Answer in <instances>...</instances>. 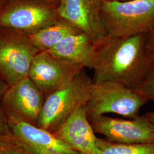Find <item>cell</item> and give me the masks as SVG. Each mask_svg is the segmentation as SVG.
Instances as JSON below:
<instances>
[{"instance_id": "obj_24", "label": "cell", "mask_w": 154, "mask_h": 154, "mask_svg": "<svg viewBox=\"0 0 154 154\" xmlns=\"http://www.w3.org/2000/svg\"><path fill=\"white\" fill-rule=\"evenodd\" d=\"M108 1H130V0H105Z\"/></svg>"}, {"instance_id": "obj_21", "label": "cell", "mask_w": 154, "mask_h": 154, "mask_svg": "<svg viewBox=\"0 0 154 154\" xmlns=\"http://www.w3.org/2000/svg\"><path fill=\"white\" fill-rule=\"evenodd\" d=\"M149 121L151 122L154 124V111H151V112H149L146 113L145 114L143 115Z\"/></svg>"}, {"instance_id": "obj_17", "label": "cell", "mask_w": 154, "mask_h": 154, "mask_svg": "<svg viewBox=\"0 0 154 154\" xmlns=\"http://www.w3.org/2000/svg\"><path fill=\"white\" fill-rule=\"evenodd\" d=\"M11 139L10 129L5 114L0 106V145L4 146Z\"/></svg>"}, {"instance_id": "obj_13", "label": "cell", "mask_w": 154, "mask_h": 154, "mask_svg": "<svg viewBox=\"0 0 154 154\" xmlns=\"http://www.w3.org/2000/svg\"><path fill=\"white\" fill-rule=\"evenodd\" d=\"M48 51L85 69L93 70L95 59V46L88 35L81 31L67 36Z\"/></svg>"}, {"instance_id": "obj_16", "label": "cell", "mask_w": 154, "mask_h": 154, "mask_svg": "<svg viewBox=\"0 0 154 154\" xmlns=\"http://www.w3.org/2000/svg\"><path fill=\"white\" fill-rule=\"evenodd\" d=\"M137 89L147 99L154 103V67Z\"/></svg>"}, {"instance_id": "obj_2", "label": "cell", "mask_w": 154, "mask_h": 154, "mask_svg": "<svg viewBox=\"0 0 154 154\" xmlns=\"http://www.w3.org/2000/svg\"><path fill=\"white\" fill-rule=\"evenodd\" d=\"M100 17L109 38L148 33L154 26V0H102Z\"/></svg>"}, {"instance_id": "obj_8", "label": "cell", "mask_w": 154, "mask_h": 154, "mask_svg": "<svg viewBox=\"0 0 154 154\" xmlns=\"http://www.w3.org/2000/svg\"><path fill=\"white\" fill-rule=\"evenodd\" d=\"M95 133L120 144L154 143V124L143 116L123 119L99 116L88 117Z\"/></svg>"}, {"instance_id": "obj_7", "label": "cell", "mask_w": 154, "mask_h": 154, "mask_svg": "<svg viewBox=\"0 0 154 154\" xmlns=\"http://www.w3.org/2000/svg\"><path fill=\"white\" fill-rule=\"evenodd\" d=\"M83 69L48 51H41L34 57L28 77L46 97L69 85Z\"/></svg>"}, {"instance_id": "obj_14", "label": "cell", "mask_w": 154, "mask_h": 154, "mask_svg": "<svg viewBox=\"0 0 154 154\" xmlns=\"http://www.w3.org/2000/svg\"><path fill=\"white\" fill-rule=\"evenodd\" d=\"M80 31L71 23L60 18L55 23L27 35L33 45L41 51L51 49L67 36Z\"/></svg>"}, {"instance_id": "obj_23", "label": "cell", "mask_w": 154, "mask_h": 154, "mask_svg": "<svg viewBox=\"0 0 154 154\" xmlns=\"http://www.w3.org/2000/svg\"><path fill=\"white\" fill-rule=\"evenodd\" d=\"M0 154H8L4 146L0 145Z\"/></svg>"}, {"instance_id": "obj_19", "label": "cell", "mask_w": 154, "mask_h": 154, "mask_svg": "<svg viewBox=\"0 0 154 154\" xmlns=\"http://www.w3.org/2000/svg\"><path fill=\"white\" fill-rule=\"evenodd\" d=\"M4 146L8 154H29L11 142V139Z\"/></svg>"}, {"instance_id": "obj_11", "label": "cell", "mask_w": 154, "mask_h": 154, "mask_svg": "<svg viewBox=\"0 0 154 154\" xmlns=\"http://www.w3.org/2000/svg\"><path fill=\"white\" fill-rule=\"evenodd\" d=\"M102 0H60L59 16L86 34L97 46L108 36L100 17Z\"/></svg>"}, {"instance_id": "obj_18", "label": "cell", "mask_w": 154, "mask_h": 154, "mask_svg": "<svg viewBox=\"0 0 154 154\" xmlns=\"http://www.w3.org/2000/svg\"><path fill=\"white\" fill-rule=\"evenodd\" d=\"M146 49L149 57L154 65V26L147 33Z\"/></svg>"}, {"instance_id": "obj_10", "label": "cell", "mask_w": 154, "mask_h": 154, "mask_svg": "<svg viewBox=\"0 0 154 154\" xmlns=\"http://www.w3.org/2000/svg\"><path fill=\"white\" fill-rule=\"evenodd\" d=\"M45 97L28 77L8 87L1 106L6 116L16 117L38 127Z\"/></svg>"}, {"instance_id": "obj_6", "label": "cell", "mask_w": 154, "mask_h": 154, "mask_svg": "<svg viewBox=\"0 0 154 154\" xmlns=\"http://www.w3.org/2000/svg\"><path fill=\"white\" fill-rule=\"evenodd\" d=\"M39 51L27 35L0 28V76L9 86L28 77Z\"/></svg>"}, {"instance_id": "obj_3", "label": "cell", "mask_w": 154, "mask_h": 154, "mask_svg": "<svg viewBox=\"0 0 154 154\" xmlns=\"http://www.w3.org/2000/svg\"><path fill=\"white\" fill-rule=\"evenodd\" d=\"M92 84L83 69L69 85L46 96L38 127L51 133L59 130L77 109L86 105Z\"/></svg>"}, {"instance_id": "obj_4", "label": "cell", "mask_w": 154, "mask_h": 154, "mask_svg": "<svg viewBox=\"0 0 154 154\" xmlns=\"http://www.w3.org/2000/svg\"><path fill=\"white\" fill-rule=\"evenodd\" d=\"M148 100L137 88L115 82L93 83L85 106L88 117L113 113L128 119L139 116Z\"/></svg>"}, {"instance_id": "obj_9", "label": "cell", "mask_w": 154, "mask_h": 154, "mask_svg": "<svg viewBox=\"0 0 154 154\" xmlns=\"http://www.w3.org/2000/svg\"><path fill=\"white\" fill-rule=\"evenodd\" d=\"M6 117L11 142L28 154H80L51 132L16 117Z\"/></svg>"}, {"instance_id": "obj_20", "label": "cell", "mask_w": 154, "mask_h": 154, "mask_svg": "<svg viewBox=\"0 0 154 154\" xmlns=\"http://www.w3.org/2000/svg\"><path fill=\"white\" fill-rule=\"evenodd\" d=\"M9 86L8 84L4 81V80L0 76V106L1 100L3 98V96L5 93L6 90L8 89Z\"/></svg>"}, {"instance_id": "obj_15", "label": "cell", "mask_w": 154, "mask_h": 154, "mask_svg": "<svg viewBox=\"0 0 154 154\" xmlns=\"http://www.w3.org/2000/svg\"><path fill=\"white\" fill-rule=\"evenodd\" d=\"M99 154H154V143L120 144L97 138Z\"/></svg>"}, {"instance_id": "obj_12", "label": "cell", "mask_w": 154, "mask_h": 154, "mask_svg": "<svg viewBox=\"0 0 154 154\" xmlns=\"http://www.w3.org/2000/svg\"><path fill=\"white\" fill-rule=\"evenodd\" d=\"M80 154H99L97 137L88 121L85 106L77 109L59 130L53 133Z\"/></svg>"}, {"instance_id": "obj_1", "label": "cell", "mask_w": 154, "mask_h": 154, "mask_svg": "<svg viewBox=\"0 0 154 154\" xmlns=\"http://www.w3.org/2000/svg\"><path fill=\"white\" fill-rule=\"evenodd\" d=\"M147 35L108 37L97 46L93 82H115L137 88L154 67L147 52Z\"/></svg>"}, {"instance_id": "obj_25", "label": "cell", "mask_w": 154, "mask_h": 154, "mask_svg": "<svg viewBox=\"0 0 154 154\" xmlns=\"http://www.w3.org/2000/svg\"><path fill=\"white\" fill-rule=\"evenodd\" d=\"M4 1H5V0H0V7L2 5V4H3V2H4Z\"/></svg>"}, {"instance_id": "obj_22", "label": "cell", "mask_w": 154, "mask_h": 154, "mask_svg": "<svg viewBox=\"0 0 154 154\" xmlns=\"http://www.w3.org/2000/svg\"><path fill=\"white\" fill-rule=\"evenodd\" d=\"M39 1H45L46 2H49L51 4H53L54 5H58L60 0H39Z\"/></svg>"}, {"instance_id": "obj_5", "label": "cell", "mask_w": 154, "mask_h": 154, "mask_svg": "<svg viewBox=\"0 0 154 154\" xmlns=\"http://www.w3.org/2000/svg\"><path fill=\"white\" fill-rule=\"evenodd\" d=\"M57 5L39 0H5L0 7V28L30 35L55 23Z\"/></svg>"}]
</instances>
